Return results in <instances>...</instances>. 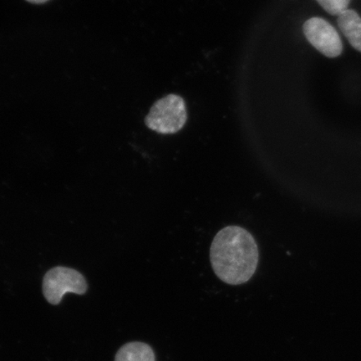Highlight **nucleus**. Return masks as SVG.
<instances>
[{"mask_svg":"<svg viewBox=\"0 0 361 361\" xmlns=\"http://www.w3.org/2000/svg\"><path fill=\"white\" fill-rule=\"evenodd\" d=\"M259 258L255 239L238 226L220 230L212 243L210 259L214 273L231 286L250 281L258 267Z\"/></svg>","mask_w":361,"mask_h":361,"instance_id":"nucleus-1","label":"nucleus"},{"mask_svg":"<svg viewBox=\"0 0 361 361\" xmlns=\"http://www.w3.org/2000/svg\"><path fill=\"white\" fill-rule=\"evenodd\" d=\"M188 118L186 104L177 94H169L154 103L145 118L149 129L161 134H174L182 130Z\"/></svg>","mask_w":361,"mask_h":361,"instance_id":"nucleus-2","label":"nucleus"},{"mask_svg":"<svg viewBox=\"0 0 361 361\" xmlns=\"http://www.w3.org/2000/svg\"><path fill=\"white\" fill-rule=\"evenodd\" d=\"M87 287L82 274L66 267H56L48 271L43 279L44 298L54 305L60 304L63 296L67 293L84 295Z\"/></svg>","mask_w":361,"mask_h":361,"instance_id":"nucleus-3","label":"nucleus"},{"mask_svg":"<svg viewBox=\"0 0 361 361\" xmlns=\"http://www.w3.org/2000/svg\"><path fill=\"white\" fill-rule=\"evenodd\" d=\"M304 34L308 42L329 58L341 55L343 44L335 27L319 17L311 18L305 23Z\"/></svg>","mask_w":361,"mask_h":361,"instance_id":"nucleus-4","label":"nucleus"},{"mask_svg":"<svg viewBox=\"0 0 361 361\" xmlns=\"http://www.w3.org/2000/svg\"><path fill=\"white\" fill-rule=\"evenodd\" d=\"M337 22L351 47L361 52V18L357 12L347 10L338 16Z\"/></svg>","mask_w":361,"mask_h":361,"instance_id":"nucleus-5","label":"nucleus"},{"mask_svg":"<svg viewBox=\"0 0 361 361\" xmlns=\"http://www.w3.org/2000/svg\"><path fill=\"white\" fill-rule=\"evenodd\" d=\"M115 361H155V355L145 343L132 342L121 347Z\"/></svg>","mask_w":361,"mask_h":361,"instance_id":"nucleus-6","label":"nucleus"},{"mask_svg":"<svg viewBox=\"0 0 361 361\" xmlns=\"http://www.w3.org/2000/svg\"><path fill=\"white\" fill-rule=\"evenodd\" d=\"M331 16H341L348 10L350 0H316Z\"/></svg>","mask_w":361,"mask_h":361,"instance_id":"nucleus-7","label":"nucleus"},{"mask_svg":"<svg viewBox=\"0 0 361 361\" xmlns=\"http://www.w3.org/2000/svg\"><path fill=\"white\" fill-rule=\"evenodd\" d=\"M25 1L33 4H43L49 1V0H25Z\"/></svg>","mask_w":361,"mask_h":361,"instance_id":"nucleus-8","label":"nucleus"}]
</instances>
